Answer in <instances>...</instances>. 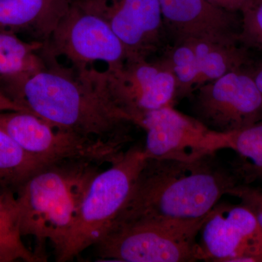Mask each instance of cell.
<instances>
[{
    "label": "cell",
    "mask_w": 262,
    "mask_h": 262,
    "mask_svg": "<svg viewBox=\"0 0 262 262\" xmlns=\"http://www.w3.org/2000/svg\"><path fill=\"white\" fill-rule=\"evenodd\" d=\"M3 92L54 126L124 144L130 139L129 127L134 122L88 70L63 67L48 58L44 68L15 81Z\"/></svg>",
    "instance_id": "1"
},
{
    "label": "cell",
    "mask_w": 262,
    "mask_h": 262,
    "mask_svg": "<svg viewBox=\"0 0 262 262\" xmlns=\"http://www.w3.org/2000/svg\"><path fill=\"white\" fill-rule=\"evenodd\" d=\"M241 184L215 154L193 161L147 159L114 225L201 220Z\"/></svg>",
    "instance_id": "2"
},
{
    "label": "cell",
    "mask_w": 262,
    "mask_h": 262,
    "mask_svg": "<svg viewBox=\"0 0 262 262\" xmlns=\"http://www.w3.org/2000/svg\"><path fill=\"white\" fill-rule=\"evenodd\" d=\"M101 165L88 160L48 164L15 194L22 236L34 239V252L41 262L47 261V243L53 246L55 256L61 251L84 194Z\"/></svg>",
    "instance_id": "3"
},
{
    "label": "cell",
    "mask_w": 262,
    "mask_h": 262,
    "mask_svg": "<svg viewBox=\"0 0 262 262\" xmlns=\"http://www.w3.org/2000/svg\"><path fill=\"white\" fill-rule=\"evenodd\" d=\"M146 160L143 146H133L95 176L56 261H72L107 233L128 200Z\"/></svg>",
    "instance_id": "4"
},
{
    "label": "cell",
    "mask_w": 262,
    "mask_h": 262,
    "mask_svg": "<svg viewBox=\"0 0 262 262\" xmlns=\"http://www.w3.org/2000/svg\"><path fill=\"white\" fill-rule=\"evenodd\" d=\"M206 218L114 225L94 245L96 255L103 260L126 262L203 261L198 236Z\"/></svg>",
    "instance_id": "5"
},
{
    "label": "cell",
    "mask_w": 262,
    "mask_h": 262,
    "mask_svg": "<svg viewBox=\"0 0 262 262\" xmlns=\"http://www.w3.org/2000/svg\"><path fill=\"white\" fill-rule=\"evenodd\" d=\"M42 51L48 58L64 57L77 71L93 70L96 63L116 70L127 60L125 48L107 22L77 0H70Z\"/></svg>",
    "instance_id": "6"
},
{
    "label": "cell",
    "mask_w": 262,
    "mask_h": 262,
    "mask_svg": "<svg viewBox=\"0 0 262 262\" xmlns=\"http://www.w3.org/2000/svg\"><path fill=\"white\" fill-rule=\"evenodd\" d=\"M0 128L29 155L46 164L67 160L111 163L125 146L60 128L24 111L1 112Z\"/></svg>",
    "instance_id": "7"
},
{
    "label": "cell",
    "mask_w": 262,
    "mask_h": 262,
    "mask_svg": "<svg viewBox=\"0 0 262 262\" xmlns=\"http://www.w3.org/2000/svg\"><path fill=\"white\" fill-rule=\"evenodd\" d=\"M117 108L134 125L146 114L165 106H173L177 83L167 66L160 61L127 60L116 70H90Z\"/></svg>",
    "instance_id": "8"
},
{
    "label": "cell",
    "mask_w": 262,
    "mask_h": 262,
    "mask_svg": "<svg viewBox=\"0 0 262 262\" xmlns=\"http://www.w3.org/2000/svg\"><path fill=\"white\" fill-rule=\"evenodd\" d=\"M192 95L193 117L212 130L229 134L262 122V96L251 66L206 82Z\"/></svg>",
    "instance_id": "9"
},
{
    "label": "cell",
    "mask_w": 262,
    "mask_h": 262,
    "mask_svg": "<svg viewBox=\"0 0 262 262\" xmlns=\"http://www.w3.org/2000/svg\"><path fill=\"white\" fill-rule=\"evenodd\" d=\"M137 125L146 131L147 159L193 161L229 147L228 134L212 130L173 106L150 112Z\"/></svg>",
    "instance_id": "10"
},
{
    "label": "cell",
    "mask_w": 262,
    "mask_h": 262,
    "mask_svg": "<svg viewBox=\"0 0 262 262\" xmlns=\"http://www.w3.org/2000/svg\"><path fill=\"white\" fill-rule=\"evenodd\" d=\"M104 19L127 60L149 59L169 44L158 0H77Z\"/></svg>",
    "instance_id": "11"
},
{
    "label": "cell",
    "mask_w": 262,
    "mask_h": 262,
    "mask_svg": "<svg viewBox=\"0 0 262 262\" xmlns=\"http://www.w3.org/2000/svg\"><path fill=\"white\" fill-rule=\"evenodd\" d=\"M200 234L203 261L262 262L261 225L241 203H217Z\"/></svg>",
    "instance_id": "12"
},
{
    "label": "cell",
    "mask_w": 262,
    "mask_h": 262,
    "mask_svg": "<svg viewBox=\"0 0 262 262\" xmlns=\"http://www.w3.org/2000/svg\"><path fill=\"white\" fill-rule=\"evenodd\" d=\"M169 44L199 39L238 42L241 15L207 0H158Z\"/></svg>",
    "instance_id": "13"
},
{
    "label": "cell",
    "mask_w": 262,
    "mask_h": 262,
    "mask_svg": "<svg viewBox=\"0 0 262 262\" xmlns=\"http://www.w3.org/2000/svg\"><path fill=\"white\" fill-rule=\"evenodd\" d=\"M70 0H0V33L29 34L46 42Z\"/></svg>",
    "instance_id": "14"
},
{
    "label": "cell",
    "mask_w": 262,
    "mask_h": 262,
    "mask_svg": "<svg viewBox=\"0 0 262 262\" xmlns=\"http://www.w3.org/2000/svg\"><path fill=\"white\" fill-rule=\"evenodd\" d=\"M189 41L192 43L199 67L194 91L206 82L250 64L249 50L236 41L213 39Z\"/></svg>",
    "instance_id": "15"
},
{
    "label": "cell",
    "mask_w": 262,
    "mask_h": 262,
    "mask_svg": "<svg viewBox=\"0 0 262 262\" xmlns=\"http://www.w3.org/2000/svg\"><path fill=\"white\" fill-rule=\"evenodd\" d=\"M45 42L26 41L19 36L0 33V91L15 81L44 68L39 52Z\"/></svg>",
    "instance_id": "16"
},
{
    "label": "cell",
    "mask_w": 262,
    "mask_h": 262,
    "mask_svg": "<svg viewBox=\"0 0 262 262\" xmlns=\"http://www.w3.org/2000/svg\"><path fill=\"white\" fill-rule=\"evenodd\" d=\"M22 237L16 195L0 189V262H41Z\"/></svg>",
    "instance_id": "17"
},
{
    "label": "cell",
    "mask_w": 262,
    "mask_h": 262,
    "mask_svg": "<svg viewBox=\"0 0 262 262\" xmlns=\"http://www.w3.org/2000/svg\"><path fill=\"white\" fill-rule=\"evenodd\" d=\"M47 165L29 155L0 128V189L16 194L24 183Z\"/></svg>",
    "instance_id": "18"
},
{
    "label": "cell",
    "mask_w": 262,
    "mask_h": 262,
    "mask_svg": "<svg viewBox=\"0 0 262 262\" xmlns=\"http://www.w3.org/2000/svg\"><path fill=\"white\" fill-rule=\"evenodd\" d=\"M228 145L237 155L231 168L239 182H262V122L229 133Z\"/></svg>",
    "instance_id": "19"
},
{
    "label": "cell",
    "mask_w": 262,
    "mask_h": 262,
    "mask_svg": "<svg viewBox=\"0 0 262 262\" xmlns=\"http://www.w3.org/2000/svg\"><path fill=\"white\" fill-rule=\"evenodd\" d=\"M159 59L173 75L177 83L176 101L192 96L199 74L198 60L190 41L168 44L161 52Z\"/></svg>",
    "instance_id": "20"
},
{
    "label": "cell",
    "mask_w": 262,
    "mask_h": 262,
    "mask_svg": "<svg viewBox=\"0 0 262 262\" xmlns=\"http://www.w3.org/2000/svg\"><path fill=\"white\" fill-rule=\"evenodd\" d=\"M241 15L238 42L248 50L262 52V0H253Z\"/></svg>",
    "instance_id": "21"
},
{
    "label": "cell",
    "mask_w": 262,
    "mask_h": 262,
    "mask_svg": "<svg viewBox=\"0 0 262 262\" xmlns=\"http://www.w3.org/2000/svg\"><path fill=\"white\" fill-rule=\"evenodd\" d=\"M229 195L241 200V204L252 212L262 227V189L241 183L231 191Z\"/></svg>",
    "instance_id": "22"
},
{
    "label": "cell",
    "mask_w": 262,
    "mask_h": 262,
    "mask_svg": "<svg viewBox=\"0 0 262 262\" xmlns=\"http://www.w3.org/2000/svg\"><path fill=\"white\" fill-rule=\"evenodd\" d=\"M6 111H24L29 113L28 110H26L9 96L5 94L3 91H0V113Z\"/></svg>",
    "instance_id": "23"
},
{
    "label": "cell",
    "mask_w": 262,
    "mask_h": 262,
    "mask_svg": "<svg viewBox=\"0 0 262 262\" xmlns=\"http://www.w3.org/2000/svg\"><path fill=\"white\" fill-rule=\"evenodd\" d=\"M253 0H223V8L227 11L241 14Z\"/></svg>",
    "instance_id": "24"
},
{
    "label": "cell",
    "mask_w": 262,
    "mask_h": 262,
    "mask_svg": "<svg viewBox=\"0 0 262 262\" xmlns=\"http://www.w3.org/2000/svg\"><path fill=\"white\" fill-rule=\"evenodd\" d=\"M251 70L256 85L262 96V62L256 67H251Z\"/></svg>",
    "instance_id": "25"
},
{
    "label": "cell",
    "mask_w": 262,
    "mask_h": 262,
    "mask_svg": "<svg viewBox=\"0 0 262 262\" xmlns=\"http://www.w3.org/2000/svg\"><path fill=\"white\" fill-rule=\"evenodd\" d=\"M207 1L211 3V5H214L215 7L220 8V9L224 10L223 0H207Z\"/></svg>",
    "instance_id": "26"
}]
</instances>
